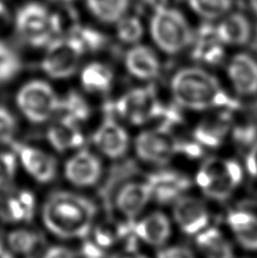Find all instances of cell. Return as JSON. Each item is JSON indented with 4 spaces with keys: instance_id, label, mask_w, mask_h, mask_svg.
Segmentation results:
<instances>
[{
    "instance_id": "42",
    "label": "cell",
    "mask_w": 257,
    "mask_h": 258,
    "mask_svg": "<svg viewBox=\"0 0 257 258\" xmlns=\"http://www.w3.org/2000/svg\"><path fill=\"white\" fill-rule=\"evenodd\" d=\"M9 22V12L8 8L5 6L3 2H0V26L6 25Z\"/></svg>"
},
{
    "instance_id": "45",
    "label": "cell",
    "mask_w": 257,
    "mask_h": 258,
    "mask_svg": "<svg viewBox=\"0 0 257 258\" xmlns=\"http://www.w3.org/2000/svg\"><path fill=\"white\" fill-rule=\"evenodd\" d=\"M54 3H60V4H67V3H71L73 0H52Z\"/></svg>"
},
{
    "instance_id": "31",
    "label": "cell",
    "mask_w": 257,
    "mask_h": 258,
    "mask_svg": "<svg viewBox=\"0 0 257 258\" xmlns=\"http://www.w3.org/2000/svg\"><path fill=\"white\" fill-rule=\"evenodd\" d=\"M18 160L13 151L0 152V201L13 189Z\"/></svg>"
},
{
    "instance_id": "29",
    "label": "cell",
    "mask_w": 257,
    "mask_h": 258,
    "mask_svg": "<svg viewBox=\"0 0 257 258\" xmlns=\"http://www.w3.org/2000/svg\"><path fill=\"white\" fill-rule=\"evenodd\" d=\"M59 113L62 117H66L81 125V123L89 120L92 110L90 103L87 102L83 95L76 91H71L63 98H60Z\"/></svg>"
},
{
    "instance_id": "40",
    "label": "cell",
    "mask_w": 257,
    "mask_h": 258,
    "mask_svg": "<svg viewBox=\"0 0 257 258\" xmlns=\"http://www.w3.org/2000/svg\"><path fill=\"white\" fill-rule=\"evenodd\" d=\"M110 258H148V257L143 254H141L140 251H137L136 249H134V248H131V249L119 250Z\"/></svg>"
},
{
    "instance_id": "28",
    "label": "cell",
    "mask_w": 257,
    "mask_h": 258,
    "mask_svg": "<svg viewBox=\"0 0 257 258\" xmlns=\"http://www.w3.org/2000/svg\"><path fill=\"white\" fill-rule=\"evenodd\" d=\"M41 237L34 230L16 228L9 231L6 237V246L14 255L29 256L38 249Z\"/></svg>"
},
{
    "instance_id": "35",
    "label": "cell",
    "mask_w": 257,
    "mask_h": 258,
    "mask_svg": "<svg viewBox=\"0 0 257 258\" xmlns=\"http://www.w3.org/2000/svg\"><path fill=\"white\" fill-rule=\"evenodd\" d=\"M17 131L16 118L11 110L5 105H0V146L11 145L15 141Z\"/></svg>"
},
{
    "instance_id": "2",
    "label": "cell",
    "mask_w": 257,
    "mask_h": 258,
    "mask_svg": "<svg viewBox=\"0 0 257 258\" xmlns=\"http://www.w3.org/2000/svg\"><path fill=\"white\" fill-rule=\"evenodd\" d=\"M170 94L179 108L191 112L229 111L233 105L218 78L199 66L183 67L174 73Z\"/></svg>"
},
{
    "instance_id": "20",
    "label": "cell",
    "mask_w": 257,
    "mask_h": 258,
    "mask_svg": "<svg viewBox=\"0 0 257 258\" xmlns=\"http://www.w3.org/2000/svg\"><path fill=\"white\" fill-rule=\"evenodd\" d=\"M190 47L192 58L197 62L214 66L222 61L226 45L220 40L217 27L205 23L194 32Z\"/></svg>"
},
{
    "instance_id": "23",
    "label": "cell",
    "mask_w": 257,
    "mask_h": 258,
    "mask_svg": "<svg viewBox=\"0 0 257 258\" xmlns=\"http://www.w3.org/2000/svg\"><path fill=\"white\" fill-rule=\"evenodd\" d=\"M47 140L54 151L65 153L82 149L85 143V136L80 123L60 116L48 128Z\"/></svg>"
},
{
    "instance_id": "4",
    "label": "cell",
    "mask_w": 257,
    "mask_h": 258,
    "mask_svg": "<svg viewBox=\"0 0 257 258\" xmlns=\"http://www.w3.org/2000/svg\"><path fill=\"white\" fill-rule=\"evenodd\" d=\"M150 34L158 49L172 56L190 47L194 31L181 12L166 7L153 12Z\"/></svg>"
},
{
    "instance_id": "19",
    "label": "cell",
    "mask_w": 257,
    "mask_h": 258,
    "mask_svg": "<svg viewBox=\"0 0 257 258\" xmlns=\"http://www.w3.org/2000/svg\"><path fill=\"white\" fill-rule=\"evenodd\" d=\"M38 209L34 192L25 188L13 189L0 201V216L14 224L29 223L33 220Z\"/></svg>"
},
{
    "instance_id": "21",
    "label": "cell",
    "mask_w": 257,
    "mask_h": 258,
    "mask_svg": "<svg viewBox=\"0 0 257 258\" xmlns=\"http://www.w3.org/2000/svg\"><path fill=\"white\" fill-rule=\"evenodd\" d=\"M127 73L135 80L144 83L153 82L161 73V62L152 49L143 44H134L123 58Z\"/></svg>"
},
{
    "instance_id": "7",
    "label": "cell",
    "mask_w": 257,
    "mask_h": 258,
    "mask_svg": "<svg viewBox=\"0 0 257 258\" xmlns=\"http://www.w3.org/2000/svg\"><path fill=\"white\" fill-rule=\"evenodd\" d=\"M17 34L34 48L45 47L53 36L60 33L56 14H51L43 5L30 3L20 8L15 18Z\"/></svg>"
},
{
    "instance_id": "8",
    "label": "cell",
    "mask_w": 257,
    "mask_h": 258,
    "mask_svg": "<svg viewBox=\"0 0 257 258\" xmlns=\"http://www.w3.org/2000/svg\"><path fill=\"white\" fill-rule=\"evenodd\" d=\"M132 150L142 163L164 168L178 155V140L166 128H145L133 140Z\"/></svg>"
},
{
    "instance_id": "6",
    "label": "cell",
    "mask_w": 257,
    "mask_h": 258,
    "mask_svg": "<svg viewBox=\"0 0 257 258\" xmlns=\"http://www.w3.org/2000/svg\"><path fill=\"white\" fill-rule=\"evenodd\" d=\"M15 102L27 121L41 125L51 120L59 113L60 96L48 82L32 80L20 87Z\"/></svg>"
},
{
    "instance_id": "16",
    "label": "cell",
    "mask_w": 257,
    "mask_h": 258,
    "mask_svg": "<svg viewBox=\"0 0 257 258\" xmlns=\"http://www.w3.org/2000/svg\"><path fill=\"white\" fill-rule=\"evenodd\" d=\"M226 75L232 91L241 98L257 95V60L245 52L236 53L226 67Z\"/></svg>"
},
{
    "instance_id": "25",
    "label": "cell",
    "mask_w": 257,
    "mask_h": 258,
    "mask_svg": "<svg viewBox=\"0 0 257 258\" xmlns=\"http://www.w3.org/2000/svg\"><path fill=\"white\" fill-rule=\"evenodd\" d=\"M227 111H220L218 117L206 118L196 126L194 140L203 147H218L223 144L230 136L231 127L223 114Z\"/></svg>"
},
{
    "instance_id": "22",
    "label": "cell",
    "mask_w": 257,
    "mask_h": 258,
    "mask_svg": "<svg viewBox=\"0 0 257 258\" xmlns=\"http://www.w3.org/2000/svg\"><path fill=\"white\" fill-rule=\"evenodd\" d=\"M194 247L200 258H236L233 241L229 233L212 224L196 234Z\"/></svg>"
},
{
    "instance_id": "27",
    "label": "cell",
    "mask_w": 257,
    "mask_h": 258,
    "mask_svg": "<svg viewBox=\"0 0 257 258\" xmlns=\"http://www.w3.org/2000/svg\"><path fill=\"white\" fill-rule=\"evenodd\" d=\"M90 13L103 23H117L127 15L131 0H85Z\"/></svg>"
},
{
    "instance_id": "38",
    "label": "cell",
    "mask_w": 257,
    "mask_h": 258,
    "mask_svg": "<svg viewBox=\"0 0 257 258\" xmlns=\"http://www.w3.org/2000/svg\"><path fill=\"white\" fill-rule=\"evenodd\" d=\"M107 250L100 247L90 236L83 239L81 247V256L83 258H104Z\"/></svg>"
},
{
    "instance_id": "3",
    "label": "cell",
    "mask_w": 257,
    "mask_h": 258,
    "mask_svg": "<svg viewBox=\"0 0 257 258\" xmlns=\"http://www.w3.org/2000/svg\"><path fill=\"white\" fill-rule=\"evenodd\" d=\"M245 176L244 165L237 160L213 155L197 168L194 185L206 200L223 203L239 190Z\"/></svg>"
},
{
    "instance_id": "41",
    "label": "cell",
    "mask_w": 257,
    "mask_h": 258,
    "mask_svg": "<svg viewBox=\"0 0 257 258\" xmlns=\"http://www.w3.org/2000/svg\"><path fill=\"white\" fill-rule=\"evenodd\" d=\"M143 2L153 12L168 7V0H143Z\"/></svg>"
},
{
    "instance_id": "1",
    "label": "cell",
    "mask_w": 257,
    "mask_h": 258,
    "mask_svg": "<svg viewBox=\"0 0 257 258\" xmlns=\"http://www.w3.org/2000/svg\"><path fill=\"white\" fill-rule=\"evenodd\" d=\"M98 207L80 192L56 190L41 206V220L49 233L62 240H83L95 227Z\"/></svg>"
},
{
    "instance_id": "39",
    "label": "cell",
    "mask_w": 257,
    "mask_h": 258,
    "mask_svg": "<svg viewBox=\"0 0 257 258\" xmlns=\"http://www.w3.org/2000/svg\"><path fill=\"white\" fill-rule=\"evenodd\" d=\"M41 258H77L75 251L70 247L53 245L47 248Z\"/></svg>"
},
{
    "instance_id": "15",
    "label": "cell",
    "mask_w": 257,
    "mask_h": 258,
    "mask_svg": "<svg viewBox=\"0 0 257 258\" xmlns=\"http://www.w3.org/2000/svg\"><path fill=\"white\" fill-rule=\"evenodd\" d=\"M153 202L148 180H132L120 186L114 195V209L120 219L134 222Z\"/></svg>"
},
{
    "instance_id": "11",
    "label": "cell",
    "mask_w": 257,
    "mask_h": 258,
    "mask_svg": "<svg viewBox=\"0 0 257 258\" xmlns=\"http://www.w3.org/2000/svg\"><path fill=\"white\" fill-rule=\"evenodd\" d=\"M92 143L99 155L109 160H120L130 153L133 140L122 121L107 117L92 134Z\"/></svg>"
},
{
    "instance_id": "36",
    "label": "cell",
    "mask_w": 257,
    "mask_h": 258,
    "mask_svg": "<svg viewBox=\"0 0 257 258\" xmlns=\"http://www.w3.org/2000/svg\"><path fill=\"white\" fill-rule=\"evenodd\" d=\"M157 258H200L195 250L182 245H168L159 249Z\"/></svg>"
},
{
    "instance_id": "18",
    "label": "cell",
    "mask_w": 257,
    "mask_h": 258,
    "mask_svg": "<svg viewBox=\"0 0 257 258\" xmlns=\"http://www.w3.org/2000/svg\"><path fill=\"white\" fill-rule=\"evenodd\" d=\"M227 232L241 249L257 252V212L233 209L226 216Z\"/></svg>"
},
{
    "instance_id": "12",
    "label": "cell",
    "mask_w": 257,
    "mask_h": 258,
    "mask_svg": "<svg viewBox=\"0 0 257 258\" xmlns=\"http://www.w3.org/2000/svg\"><path fill=\"white\" fill-rule=\"evenodd\" d=\"M63 176L72 186L89 189L98 185L103 176V163L100 155L82 147L67 159L63 165Z\"/></svg>"
},
{
    "instance_id": "44",
    "label": "cell",
    "mask_w": 257,
    "mask_h": 258,
    "mask_svg": "<svg viewBox=\"0 0 257 258\" xmlns=\"http://www.w3.org/2000/svg\"><path fill=\"white\" fill-rule=\"evenodd\" d=\"M249 6L251 8V11H253L255 15L257 16V0H249Z\"/></svg>"
},
{
    "instance_id": "26",
    "label": "cell",
    "mask_w": 257,
    "mask_h": 258,
    "mask_svg": "<svg viewBox=\"0 0 257 258\" xmlns=\"http://www.w3.org/2000/svg\"><path fill=\"white\" fill-rule=\"evenodd\" d=\"M217 27L220 40L226 45H242L250 38V25L247 18L241 14H231L221 18Z\"/></svg>"
},
{
    "instance_id": "43",
    "label": "cell",
    "mask_w": 257,
    "mask_h": 258,
    "mask_svg": "<svg viewBox=\"0 0 257 258\" xmlns=\"http://www.w3.org/2000/svg\"><path fill=\"white\" fill-rule=\"evenodd\" d=\"M0 258H15V255L9 250V248L7 246L0 243Z\"/></svg>"
},
{
    "instance_id": "5",
    "label": "cell",
    "mask_w": 257,
    "mask_h": 258,
    "mask_svg": "<svg viewBox=\"0 0 257 258\" xmlns=\"http://www.w3.org/2000/svg\"><path fill=\"white\" fill-rule=\"evenodd\" d=\"M166 108L160 101L157 91L151 85L137 86L128 90L118 98L113 112L119 120L136 127H145L150 122L160 120Z\"/></svg>"
},
{
    "instance_id": "10",
    "label": "cell",
    "mask_w": 257,
    "mask_h": 258,
    "mask_svg": "<svg viewBox=\"0 0 257 258\" xmlns=\"http://www.w3.org/2000/svg\"><path fill=\"white\" fill-rule=\"evenodd\" d=\"M171 220L179 231L194 238L211 225L212 213L205 200L186 192L171 205Z\"/></svg>"
},
{
    "instance_id": "30",
    "label": "cell",
    "mask_w": 257,
    "mask_h": 258,
    "mask_svg": "<svg viewBox=\"0 0 257 258\" xmlns=\"http://www.w3.org/2000/svg\"><path fill=\"white\" fill-rule=\"evenodd\" d=\"M188 6L197 16L211 22L228 15L231 0H187Z\"/></svg>"
},
{
    "instance_id": "17",
    "label": "cell",
    "mask_w": 257,
    "mask_h": 258,
    "mask_svg": "<svg viewBox=\"0 0 257 258\" xmlns=\"http://www.w3.org/2000/svg\"><path fill=\"white\" fill-rule=\"evenodd\" d=\"M146 180L151 186L153 202L162 205H172L179 197L188 192L191 186V181L185 174L166 167L159 168Z\"/></svg>"
},
{
    "instance_id": "24",
    "label": "cell",
    "mask_w": 257,
    "mask_h": 258,
    "mask_svg": "<svg viewBox=\"0 0 257 258\" xmlns=\"http://www.w3.org/2000/svg\"><path fill=\"white\" fill-rule=\"evenodd\" d=\"M80 81L83 90L94 95H104L112 90L114 73L109 64L100 61L87 63L81 71Z\"/></svg>"
},
{
    "instance_id": "14",
    "label": "cell",
    "mask_w": 257,
    "mask_h": 258,
    "mask_svg": "<svg viewBox=\"0 0 257 258\" xmlns=\"http://www.w3.org/2000/svg\"><path fill=\"white\" fill-rule=\"evenodd\" d=\"M134 236L136 241L146 247L161 249L170 242L173 234L171 216L161 210L145 212L134 221Z\"/></svg>"
},
{
    "instance_id": "37",
    "label": "cell",
    "mask_w": 257,
    "mask_h": 258,
    "mask_svg": "<svg viewBox=\"0 0 257 258\" xmlns=\"http://www.w3.org/2000/svg\"><path fill=\"white\" fill-rule=\"evenodd\" d=\"M242 165L247 176L257 183V141L249 146Z\"/></svg>"
},
{
    "instance_id": "13",
    "label": "cell",
    "mask_w": 257,
    "mask_h": 258,
    "mask_svg": "<svg viewBox=\"0 0 257 258\" xmlns=\"http://www.w3.org/2000/svg\"><path fill=\"white\" fill-rule=\"evenodd\" d=\"M12 151L15 153L18 164L36 182L48 185L58 174V162L54 156L39 147L22 144L14 141Z\"/></svg>"
},
{
    "instance_id": "33",
    "label": "cell",
    "mask_w": 257,
    "mask_h": 258,
    "mask_svg": "<svg viewBox=\"0 0 257 258\" xmlns=\"http://www.w3.org/2000/svg\"><path fill=\"white\" fill-rule=\"evenodd\" d=\"M116 24L117 36L123 43L134 45L139 43L141 39L143 38L144 26L140 18L136 16L125 15Z\"/></svg>"
},
{
    "instance_id": "9",
    "label": "cell",
    "mask_w": 257,
    "mask_h": 258,
    "mask_svg": "<svg viewBox=\"0 0 257 258\" xmlns=\"http://www.w3.org/2000/svg\"><path fill=\"white\" fill-rule=\"evenodd\" d=\"M83 54V49L72 36L54 39L47 45L41 68L52 80H67L76 73Z\"/></svg>"
},
{
    "instance_id": "32",
    "label": "cell",
    "mask_w": 257,
    "mask_h": 258,
    "mask_svg": "<svg viewBox=\"0 0 257 258\" xmlns=\"http://www.w3.org/2000/svg\"><path fill=\"white\" fill-rule=\"evenodd\" d=\"M21 59L17 53L0 41V85L11 82L21 71Z\"/></svg>"
},
{
    "instance_id": "34",
    "label": "cell",
    "mask_w": 257,
    "mask_h": 258,
    "mask_svg": "<svg viewBox=\"0 0 257 258\" xmlns=\"http://www.w3.org/2000/svg\"><path fill=\"white\" fill-rule=\"evenodd\" d=\"M68 35L72 36L80 44L84 53L89 51H98L104 45V35L98 31L90 29V27L74 26Z\"/></svg>"
}]
</instances>
